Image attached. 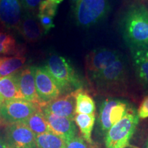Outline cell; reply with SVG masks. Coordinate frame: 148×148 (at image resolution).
I'll return each mask as SVG.
<instances>
[{
  "label": "cell",
  "mask_w": 148,
  "mask_h": 148,
  "mask_svg": "<svg viewBox=\"0 0 148 148\" xmlns=\"http://www.w3.org/2000/svg\"><path fill=\"white\" fill-rule=\"evenodd\" d=\"M73 93L75 99V114H95V101L87 91L81 88L73 91Z\"/></svg>",
  "instance_id": "obj_17"
},
{
  "label": "cell",
  "mask_w": 148,
  "mask_h": 148,
  "mask_svg": "<svg viewBox=\"0 0 148 148\" xmlns=\"http://www.w3.org/2000/svg\"><path fill=\"white\" fill-rule=\"evenodd\" d=\"M21 0H0V23L8 29H17L22 15Z\"/></svg>",
  "instance_id": "obj_12"
},
{
  "label": "cell",
  "mask_w": 148,
  "mask_h": 148,
  "mask_svg": "<svg viewBox=\"0 0 148 148\" xmlns=\"http://www.w3.org/2000/svg\"><path fill=\"white\" fill-rule=\"evenodd\" d=\"M70 1H71L72 4H73V5H75V3H76L77 1V0H70Z\"/></svg>",
  "instance_id": "obj_32"
},
{
  "label": "cell",
  "mask_w": 148,
  "mask_h": 148,
  "mask_svg": "<svg viewBox=\"0 0 148 148\" xmlns=\"http://www.w3.org/2000/svg\"><path fill=\"white\" fill-rule=\"evenodd\" d=\"M65 148H97L93 144L87 143L83 138L75 136L66 142Z\"/></svg>",
  "instance_id": "obj_25"
},
{
  "label": "cell",
  "mask_w": 148,
  "mask_h": 148,
  "mask_svg": "<svg viewBox=\"0 0 148 148\" xmlns=\"http://www.w3.org/2000/svg\"><path fill=\"white\" fill-rule=\"evenodd\" d=\"M40 108L25 99L5 101L0 108V116L10 123H23Z\"/></svg>",
  "instance_id": "obj_8"
},
{
  "label": "cell",
  "mask_w": 148,
  "mask_h": 148,
  "mask_svg": "<svg viewBox=\"0 0 148 148\" xmlns=\"http://www.w3.org/2000/svg\"><path fill=\"white\" fill-rule=\"evenodd\" d=\"M132 54L136 77L140 84L148 89V58L139 51H132Z\"/></svg>",
  "instance_id": "obj_20"
},
{
  "label": "cell",
  "mask_w": 148,
  "mask_h": 148,
  "mask_svg": "<svg viewBox=\"0 0 148 148\" xmlns=\"http://www.w3.org/2000/svg\"><path fill=\"white\" fill-rule=\"evenodd\" d=\"M17 75L18 85L23 99L41 107L42 103L37 93L35 84L34 66L25 67L17 73Z\"/></svg>",
  "instance_id": "obj_14"
},
{
  "label": "cell",
  "mask_w": 148,
  "mask_h": 148,
  "mask_svg": "<svg viewBox=\"0 0 148 148\" xmlns=\"http://www.w3.org/2000/svg\"><path fill=\"white\" fill-rule=\"evenodd\" d=\"M0 95L4 101L24 99L18 85L17 73L0 77Z\"/></svg>",
  "instance_id": "obj_16"
},
{
  "label": "cell",
  "mask_w": 148,
  "mask_h": 148,
  "mask_svg": "<svg viewBox=\"0 0 148 148\" xmlns=\"http://www.w3.org/2000/svg\"><path fill=\"white\" fill-rule=\"evenodd\" d=\"M0 54L21 56L18 53L14 37L6 32H0Z\"/></svg>",
  "instance_id": "obj_23"
},
{
  "label": "cell",
  "mask_w": 148,
  "mask_h": 148,
  "mask_svg": "<svg viewBox=\"0 0 148 148\" xmlns=\"http://www.w3.org/2000/svg\"><path fill=\"white\" fill-rule=\"evenodd\" d=\"M51 132L66 142L76 136L77 130L74 120L42 112Z\"/></svg>",
  "instance_id": "obj_13"
},
{
  "label": "cell",
  "mask_w": 148,
  "mask_h": 148,
  "mask_svg": "<svg viewBox=\"0 0 148 148\" xmlns=\"http://www.w3.org/2000/svg\"><path fill=\"white\" fill-rule=\"evenodd\" d=\"M42 112L73 120L75 115V99L73 92L59 96L40 107Z\"/></svg>",
  "instance_id": "obj_11"
},
{
  "label": "cell",
  "mask_w": 148,
  "mask_h": 148,
  "mask_svg": "<svg viewBox=\"0 0 148 148\" xmlns=\"http://www.w3.org/2000/svg\"><path fill=\"white\" fill-rule=\"evenodd\" d=\"M44 68L56 83L61 94L82 88V81L76 71L69 60L62 56H50Z\"/></svg>",
  "instance_id": "obj_3"
},
{
  "label": "cell",
  "mask_w": 148,
  "mask_h": 148,
  "mask_svg": "<svg viewBox=\"0 0 148 148\" xmlns=\"http://www.w3.org/2000/svg\"><path fill=\"white\" fill-rule=\"evenodd\" d=\"M8 144L14 148H36V134L24 123H10L6 130Z\"/></svg>",
  "instance_id": "obj_10"
},
{
  "label": "cell",
  "mask_w": 148,
  "mask_h": 148,
  "mask_svg": "<svg viewBox=\"0 0 148 148\" xmlns=\"http://www.w3.org/2000/svg\"><path fill=\"white\" fill-rule=\"evenodd\" d=\"M140 53H143V54L145 56L147 57L148 58V49H146V50H141V51H139Z\"/></svg>",
  "instance_id": "obj_30"
},
{
  "label": "cell",
  "mask_w": 148,
  "mask_h": 148,
  "mask_svg": "<svg viewBox=\"0 0 148 148\" xmlns=\"http://www.w3.org/2000/svg\"><path fill=\"white\" fill-rule=\"evenodd\" d=\"M34 72L36 91L42 106L62 95L56 83L44 66H34Z\"/></svg>",
  "instance_id": "obj_9"
},
{
  "label": "cell",
  "mask_w": 148,
  "mask_h": 148,
  "mask_svg": "<svg viewBox=\"0 0 148 148\" xmlns=\"http://www.w3.org/2000/svg\"><path fill=\"white\" fill-rule=\"evenodd\" d=\"M139 121L137 112L130 107L126 114L105 135L106 148H125L134 134Z\"/></svg>",
  "instance_id": "obj_4"
},
{
  "label": "cell",
  "mask_w": 148,
  "mask_h": 148,
  "mask_svg": "<svg viewBox=\"0 0 148 148\" xmlns=\"http://www.w3.org/2000/svg\"><path fill=\"white\" fill-rule=\"evenodd\" d=\"M36 148H65L66 142L52 132L36 135Z\"/></svg>",
  "instance_id": "obj_22"
},
{
  "label": "cell",
  "mask_w": 148,
  "mask_h": 148,
  "mask_svg": "<svg viewBox=\"0 0 148 148\" xmlns=\"http://www.w3.org/2000/svg\"><path fill=\"white\" fill-rule=\"evenodd\" d=\"M74 122L78 127L82 138L90 144H93L92 140V132L95 122V114H76Z\"/></svg>",
  "instance_id": "obj_19"
},
{
  "label": "cell",
  "mask_w": 148,
  "mask_h": 148,
  "mask_svg": "<svg viewBox=\"0 0 148 148\" xmlns=\"http://www.w3.org/2000/svg\"><path fill=\"white\" fill-rule=\"evenodd\" d=\"M121 30L132 51L148 49V9L140 3L130 6L121 18Z\"/></svg>",
  "instance_id": "obj_1"
},
{
  "label": "cell",
  "mask_w": 148,
  "mask_h": 148,
  "mask_svg": "<svg viewBox=\"0 0 148 148\" xmlns=\"http://www.w3.org/2000/svg\"><path fill=\"white\" fill-rule=\"evenodd\" d=\"M8 143H7L3 138L0 137V148H8Z\"/></svg>",
  "instance_id": "obj_29"
},
{
  "label": "cell",
  "mask_w": 148,
  "mask_h": 148,
  "mask_svg": "<svg viewBox=\"0 0 148 148\" xmlns=\"http://www.w3.org/2000/svg\"><path fill=\"white\" fill-rule=\"evenodd\" d=\"M17 30L29 42H38L45 34L38 20L29 12L23 16Z\"/></svg>",
  "instance_id": "obj_15"
},
{
  "label": "cell",
  "mask_w": 148,
  "mask_h": 148,
  "mask_svg": "<svg viewBox=\"0 0 148 148\" xmlns=\"http://www.w3.org/2000/svg\"><path fill=\"white\" fill-rule=\"evenodd\" d=\"M130 108L125 101L108 98L101 103L98 116V125L101 134L106 135L115 123L126 114Z\"/></svg>",
  "instance_id": "obj_6"
},
{
  "label": "cell",
  "mask_w": 148,
  "mask_h": 148,
  "mask_svg": "<svg viewBox=\"0 0 148 148\" xmlns=\"http://www.w3.org/2000/svg\"><path fill=\"white\" fill-rule=\"evenodd\" d=\"M26 58L21 56L0 57V77L16 73L25 64Z\"/></svg>",
  "instance_id": "obj_18"
},
{
  "label": "cell",
  "mask_w": 148,
  "mask_h": 148,
  "mask_svg": "<svg viewBox=\"0 0 148 148\" xmlns=\"http://www.w3.org/2000/svg\"><path fill=\"white\" fill-rule=\"evenodd\" d=\"M91 82L101 93L105 95L123 94L128 86V71L121 57L101 72Z\"/></svg>",
  "instance_id": "obj_2"
},
{
  "label": "cell",
  "mask_w": 148,
  "mask_h": 148,
  "mask_svg": "<svg viewBox=\"0 0 148 148\" xmlns=\"http://www.w3.org/2000/svg\"><path fill=\"white\" fill-rule=\"evenodd\" d=\"M63 0H43L39 5L38 14H42L54 18L58 10V5Z\"/></svg>",
  "instance_id": "obj_24"
},
{
  "label": "cell",
  "mask_w": 148,
  "mask_h": 148,
  "mask_svg": "<svg viewBox=\"0 0 148 148\" xmlns=\"http://www.w3.org/2000/svg\"><path fill=\"white\" fill-rule=\"evenodd\" d=\"M136 112L139 119L148 118V95H146L143 98Z\"/></svg>",
  "instance_id": "obj_28"
},
{
  "label": "cell",
  "mask_w": 148,
  "mask_h": 148,
  "mask_svg": "<svg viewBox=\"0 0 148 148\" xmlns=\"http://www.w3.org/2000/svg\"><path fill=\"white\" fill-rule=\"evenodd\" d=\"M43 0H21L22 7L29 13L32 14L38 9Z\"/></svg>",
  "instance_id": "obj_27"
},
{
  "label": "cell",
  "mask_w": 148,
  "mask_h": 148,
  "mask_svg": "<svg viewBox=\"0 0 148 148\" xmlns=\"http://www.w3.org/2000/svg\"><path fill=\"white\" fill-rule=\"evenodd\" d=\"M4 99H3V97H1V95H0V108H1V106H2V104L3 103V102H4Z\"/></svg>",
  "instance_id": "obj_31"
},
{
  "label": "cell",
  "mask_w": 148,
  "mask_h": 148,
  "mask_svg": "<svg viewBox=\"0 0 148 148\" xmlns=\"http://www.w3.org/2000/svg\"><path fill=\"white\" fill-rule=\"evenodd\" d=\"M147 148H148V145H147Z\"/></svg>",
  "instance_id": "obj_34"
},
{
  "label": "cell",
  "mask_w": 148,
  "mask_h": 148,
  "mask_svg": "<svg viewBox=\"0 0 148 148\" xmlns=\"http://www.w3.org/2000/svg\"><path fill=\"white\" fill-rule=\"evenodd\" d=\"M121 58V54L115 50L107 48H97L86 56L85 72L87 78L91 81L112 62Z\"/></svg>",
  "instance_id": "obj_7"
},
{
  "label": "cell",
  "mask_w": 148,
  "mask_h": 148,
  "mask_svg": "<svg viewBox=\"0 0 148 148\" xmlns=\"http://www.w3.org/2000/svg\"><path fill=\"white\" fill-rule=\"evenodd\" d=\"M37 18H38V21H39L45 34H47L50 31L51 29L55 27L53 17L46 15H42V14H38L37 15Z\"/></svg>",
  "instance_id": "obj_26"
},
{
  "label": "cell",
  "mask_w": 148,
  "mask_h": 148,
  "mask_svg": "<svg viewBox=\"0 0 148 148\" xmlns=\"http://www.w3.org/2000/svg\"><path fill=\"white\" fill-rule=\"evenodd\" d=\"M36 135L51 132L43 112L40 108L23 122Z\"/></svg>",
  "instance_id": "obj_21"
},
{
  "label": "cell",
  "mask_w": 148,
  "mask_h": 148,
  "mask_svg": "<svg viewBox=\"0 0 148 148\" xmlns=\"http://www.w3.org/2000/svg\"><path fill=\"white\" fill-rule=\"evenodd\" d=\"M74 5L75 22L82 27H89L101 21L110 9L108 0H77Z\"/></svg>",
  "instance_id": "obj_5"
},
{
  "label": "cell",
  "mask_w": 148,
  "mask_h": 148,
  "mask_svg": "<svg viewBox=\"0 0 148 148\" xmlns=\"http://www.w3.org/2000/svg\"><path fill=\"white\" fill-rule=\"evenodd\" d=\"M8 148H14V147H11V146L9 145V146H8Z\"/></svg>",
  "instance_id": "obj_33"
}]
</instances>
